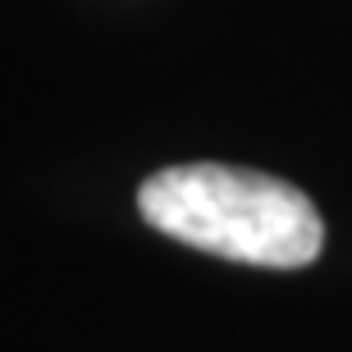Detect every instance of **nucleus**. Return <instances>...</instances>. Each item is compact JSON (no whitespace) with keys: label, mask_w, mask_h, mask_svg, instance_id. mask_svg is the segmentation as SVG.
Listing matches in <instances>:
<instances>
[{"label":"nucleus","mask_w":352,"mask_h":352,"mask_svg":"<svg viewBox=\"0 0 352 352\" xmlns=\"http://www.w3.org/2000/svg\"><path fill=\"white\" fill-rule=\"evenodd\" d=\"M138 210L151 229L197 252L270 270H302L325 243V224L307 192L234 165H170L138 188Z\"/></svg>","instance_id":"obj_1"}]
</instances>
